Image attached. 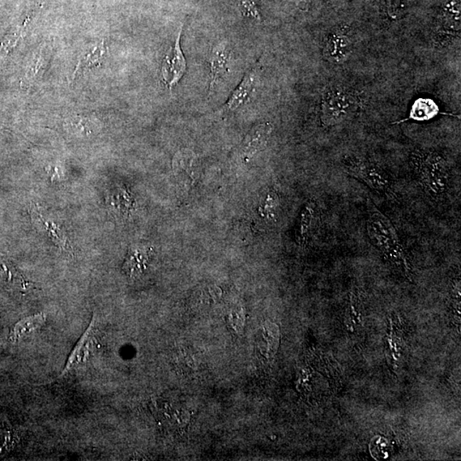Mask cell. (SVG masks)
Returning a JSON list of instances; mask_svg holds the SVG:
<instances>
[{
    "label": "cell",
    "instance_id": "cell-1",
    "mask_svg": "<svg viewBox=\"0 0 461 461\" xmlns=\"http://www.w3.org/2000/svg\"><path fill=\"white\" fill-rule=\"evenodd\" d=\"M366 208V231L370 241L404 276L411 277V264L394 224L370 198H367Z\"/></svg>",
    "mask_w": 461,
    "mask_h": 461
},
{
    "label": "cell",
    "instance_id": "cell-2",
    "mask_svg": "<svg viewBox=\"0 0 461 461\" xmlns=\"http://www.w3.org/2000/svg\"><path fill=\"white\" fill-rule=\"evenodd\" d=\"M412 164L423 190L438 202L445 196L450 184V171L445 158L435 152L415 151Z\"/></svg>",
    "mask_w": 461,
    "mask_h": 461
},
{
    "label": "cell",
    "instance_id": "cell-3",
    "mask_svg": "<svg viewBox=\"0 0 461 461\" xmlns=\"http://www.w3.org/2000/svg\"><path fill=\"white\" fill-rule=\"evenodd\" d=\"M360 100L349 89L332 85L324 90L320 108V122L324 127L337 125L356 114Z\"/></svg>",
    "mask_w": 461,
    "mask_h": 461
},
{
    "label": "cell",
    "instance_id": "cell-4",
    "mask_svg": "<svg viewBox=\"0 0 461 461\" xmlns=\"http://www.w3.org/2000/svg\"><path fill=\"white\" fill-rule=\"evenodd\" d=\"M344 165L349 176L366 184L379 195L394 201L398 198L392 178L374 162L360 157H347L344 158Z\"/></svg>",
    "mask_w": 461,
    "mask_h": 461
},
{
    "label": "cell",
    "instance_id": "cell-5",
    "mask_svg": "<svg viewBox=\"0 0 461 461\" xmlns=\"http://www.w3.org/2000/svg\"><path fill=\"white\" fill-rule=\"evenodd\" d=\"M181 33L182 28L179 30L174 46L162 63V80L169 89L179 83L186 70V61L181 47Z\"/></svg>",
    "mask_w": 461,
    "mask_h": 461
},
{
    "label": "cell",
    "instance_id": "cell-6",
    "mask_svg": "<svg viewBox=\"0 0 461 461\" xmlns=\"http://www.w3.org/2000/svg\"><path fill=\"white\" fill-rule=\"evenodd\" d=\"M353 40L348 30L339 28L329 36L324 46V55L329 61L341 63L352 53Z\"/></svg>",
    "mask_w": 461,
    "mask_h": 461
},
{
    "label": "cell",
    "instance_id": "cell-7",
    "mask_svg": "<svg viewBox=\"0 0 461 461\" xmlns=\"http://www.w3.org/2000/svg\"><path fill=\"white\" fill-rule=\"evenodd\" d=\"M94 331H95V315L93 316L92 322L90 324L87 331L80 337L78 344H76L70 357H68L66 366L64 367L60 377H63L68 371L75 369L76 367L84 365L91 356L96 344Z\"/></svg>",
    "mask_w": 461,
    "mask_h": 461
},
{
    "label": "cell",
    "instance_id": "cell-8",
    "mask_svg": "<svg viewBox=\"0 0 461 461\" xmlns=\"http://www.w3.org/2000/svg\"><path fill=\"white\" fill-rule=\"evenodd\" d=\"M231 55V50L226 41L218 42L213 46L209 53L208 63L211 71V81L209 84L208 94L211 95L218 80L228 71V64Z\"/></svg>",
    "mask_w": 461,
    "mask_h": 461
},
{
    "label": "cell",
    "instance_id": "cell-9",
    "mask_svg": "<svg viewBox=\"0 0 461 461\" xmlns=\"http://www.w3.org/2000/svg\"><path fill=\"white\" fill-rule=\"evenodd\" d=\"M258 66L252 67L246 72L241 83L239 84L223 106L225 112H231V111L237 110L243 104H245V101L251 95L252 92H253L256 83H258Z\"/></svg>",
    "mask_w": 461,
    "mask_h": 461
},
{
    "label": "cell",
    "instance_id": "cell-10",
    "mask_svg": "<svg viewBox=\"0 0 461 461\" xmlns=\"http://www.w3.org/2000/svg\"><path fill=\"white\" fill-rule=\"evenodd\" d=\"M272 131V126L268 122L259 124L252 128L243 141L241 145L243 156L250 158L266 147Z\"/></svg>",
    "mask_w": 461,
    "mask_h": 461
},
{
    "label": "cell",
    "instance_id": "cell-11",
    "mask_svg": "<svg viewBox=\"0 0 461 461\" xmlns=\"http://www.w3.org/2000/svg\"><path fill=\"white\" fill-rule=\"evenodd\" d=\"M198 156L190 149H181L175 154L173 160V169L175 174L194 181L196 176V164ZM182 176V177H183Z\"/></svg>",
    "mask_w": 461,
    "mask_h": 461
},
{
    "label": "cell",
    "instance_id": "cell-12",
    "mask_svg": "<svg viewBox=\"0 0 461 461\" xmlns=\"http://www.w3.org/2000/svg\"><path fill=\"white\" fill-rule=\"evenodd\" d=\"M317 216V204L314 201H309L302 212L300 225H299L298 241L302 248H306L314 226Z\"/></svg>",
    "mask_w": 461,
    "mask_h": 461
},
{
    "label": "cell",
    "instance_id": "cell-13",
    "mask_svg": "<svg viewBox=\"0 0 461 461\" xmlns=\"http://www.w3.org/2000/svg\"><path fill=\"white\" fill-rule=\"evenodd\" d=\"M46 322V314L41 313L20 320L13 327L9 340L14 343L41 328Z\"/></svg>",
    "mask_w": 461,
    "mask_h": 461
},
{
    "label": "cell",
    "instance_id": "cell-14",
    "mask_svg": "<svg viewBox=\"0 0 461 461\" xmlns=\"http://www.w3.org/2000/svg\"><path fill=\"white\" fill-rule=\"evenodd\" d=\"M442 28L445 32L456 33L460 30V0H447L443 6Z\"/></svg>",
    "mask_w": 461,
    "mask_h": 461
},
{
    "label": "cell",
    "instance_id": "cell-15",
    "mask_svg": "<svg viewBox=\"0 0 461 461\" xmlns=\"http://www.w3.org/2000/svg\"><path fill=\"white\" fill-rule=\"evenodd\" d=\"M36 216L41 220L47 233H49L50 237L53 238V242L60 248V250L68 252V253H71V248L68 245L67 238L63 233V231L60 230L58 226H55L53 222L44 220V218H43L41 213L36 212Z\"/></svg>",
    "mask_w": 461,
    "mask_h": 461
},
{
    "label": "cell",
    "instance_id": "cell-16",
    "mask_svg": "<svg viewBox=\"0 0 461 461\" xmlns=\"http://www.w3.org/2000/svg\"><path fill=\"white\" fill-rule=\"evenodd\" d=\"M105 53L104 43L94 46L91 49L81 54L79 58L78 66H77L75 73L84 68L92 67L95 64L100 63V60Z\"/></svg>",
    "mask_w": 461,
    "mask_h": 461
},
{
    "label": "cell",
    "instance_id": "cell-17",
    "mask_svg": "<svg viewBox=\"0 0 461 461\" xmlns=\"http://www.w3.org/2000/svg\"><path fill=\"white\" fill-rule=\"evenodd\" d=\"M414 0H386V12L392 20H400L408 14Z\"/></svg>",
    "mask_w": 461,
    "mask_h": 461
},
{
    "label": "cell",
    "instance_id": "cell-18",
    "mask_svg": "<svg viewBox=\"0 0 461 461\" xmlns=\"http://www.w3.org/2000/svg\"><path fill=\"white\" fill-rule=\"evenodd\" d=\"M148 258L147 252H141V250H134L130 252V255L124 264V269H125L127 275L134 276L139 275L144 267V264L147 263Z\"/></svg>",
    "mask_w": 461,
    "mask_h": 461
},
{
    "label": "cell",
    "instance_id": "cell-19",
    "mask_svg": "<svg viewBox=\"0 0 461 461\" xmlns=\"http://www.w3.org/2000/svg\"><path fill=\"white\" fill-rule=\"evenodd\" d=\"M23 30L16 28L4 37L1 44H0V63L7 57L10 51L14 48L17 42L21 38Z\"/></svg>",
    "mask_w": 461,
    "mask_h": 461
},
{
    "label": "cell",
    "instance_id": "cell-20",
    "mask_svg": "<svg viewBox=\"0 0 461 461\" xmlns=\"http://www.w3.org/2000/svg\"><path fill=\"white\" fill-rule=\"evenodd\" d=\"M44 63L45 57L43 55L42 51H41L40 54H38L36 59L33 60L31 65L28 67L27 72H26V75L23 80V85H28L36 80V77Z\"/></svg>",
    "mask_w": 461,
    "mask_h": 461
},
{
    "label": "cell",
    "instance_id": "cell-21",
    "mask_svg": "<svg viewBox=\"0 0 461 461\" xmlns=\"http://www.w3.org/2000/svg\"><path fill=\"white\" fill-rule=\"evenodd\" d=\"M241 6L243 8V15L253 17L255 20L260 21V16L258 8L252 0H241Z\"/></svg>",
    "mask_w": 461,
    "mask_h": 461
}]
</instances>
